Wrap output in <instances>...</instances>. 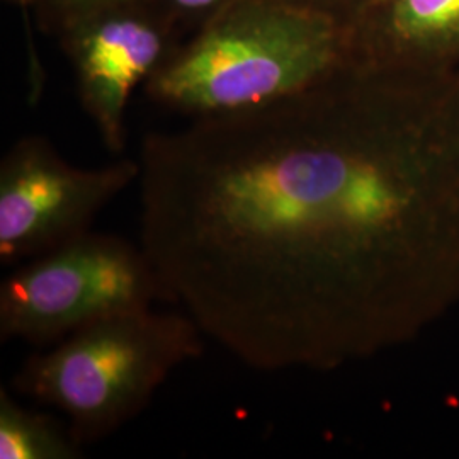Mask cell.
Wrapping results in <instances>:
<instances>
[{
    "mask_svg": "<svg viewBox=\"0 0 459 459\" xmlns=\"http://www.w3.org/2000/svg\"><path fill=\"white\" fill-rule=\"evenodd\" d=\"M138 176V159L81 169L43 136L17 140L0 164V261L26 263L82 237Z\"/></svg>",
    "mask_w": 459,
    "mask_h": 459,
    "instance_id": "cell-5",
    "label": "cell"
},
{
    "mask_svg": "<svg viewBox=\"0 0 459 459\" xmlns=\"http://www.w3.org/2000/svg\"><path fill=\"white\" fill-rule=\"evenodd\" d=\"M386 30L405 41L459 33V0H392Z\"/></svg>",
    "mask_w": 459,
    "mask_h": 459,
    "instance_id": "cell-8",
    "label": "cell"
},
{
    "mask_svg": "<svg viewBox=\"0 0 459 459\" xmlns=\"http://www.w3.org/2000/svg\"><path fill=\"white\" fill-rule=\"evenodd\" d=\"M165 301L142 246L87 231L19 264L0 286V339L39 347L117 313Z\"/></svg>",
    "mask_w": 459,
    "mask_h": 459,
    "instance_id": "cell-4",
    "label": "cell"
},
{
    "mask_svg": "<svg viewBox=\"0 0 459 459\" xmlns=\"http://www.w3.org/2000/svg\"><path fill=\"white\" fill-rule=\"evenodd\" d=\"M344 53L339 17L286 0H235L169 53L145 91L155 104L195 119L230 115L325 81Z\"/></svg>",
    "mask_w": 459,
    "mask_h": 459,
    "instance_id": "cell-2",
    "label": "cell"
},
{
    "mask_svg": "<svg viewBox=\"0 0 459 459\" xmlns=\"http://www.w3.org/2000/svg\"><path fill=\"white\" fill-rule=\"evenodd\" d=\"M206 335L186 312L117 313L81 328L21 364L11 388L62 411L82 446L99 443L147 409Z\"/></svg>",
    "mask_w": 459,
    "mask_h": 459,
    "instance_id": "cell-3",
    "label": "cell"
},
{
    "mask_svg": "<svg viewBox=\"0 0 459 459\" xmlns=\"http://www.w3.org/2000/svg\"><path fill=\"white\" fill-rule=\"evenodd\" d=\"M286 2H291V4H296V5L307 7V9H313V11L327 13L330 16H333V14H332L330 5H332V4H335V2H339V0H286Z\"/></svg>",
    "mask_w": 459,
    "mask_h": 459,
    "instance_id": "cell-11",
    "label": "cell"
},
{
    "mask_svg": "<svg viewBox=\"0 0 459 459\" xmlns=\"http://www.w3.org/2000/svg\"><path fill=\"white\" fill-rule=\"evenodd\" d=\"M132 2L138 0H34L33 11L38 26L45 33L58 36L83 17Z\"/></svg>",
    "mask_w": 459,
    "mask_h": 459,
    "instance_id": "cell-9",
    "label": "cell"
},
{
    "mask_svg": "<svg viewBox=\"0 0 459 459\" xmlns=\"http://www.w3.org/2000/svg\"><path fill=\"white\" fill-rule=\"evenodd\" d=\"M333 75V74H332ZM150 133L140 246L165 301L259 371L333 366L394 333L430 191L330 79Z\"/></svg>",
    "mask_w": 459,
    "mask_h": 459,
    "instance_id": "cell-1",
    "label": "cell"
},
{
    "mask_svg": "<svg viewBox=\"0 0 459 459\" xmlns=\"http://www.w3.org/2000/svg\"><path fill=\"white\" fill-rule=\"evenodd\" d=\"M83 447L68 424L19 405L5 386L0 388V458L79 459Z\"/></svg>",
    "mask_w": 459,
    "mask_h": 459,
    "instance_id": "cell-7",
    "label": "cell"
},
{
    "mask_svg": "<svg viewBox=\"0 0 459 459\" xmlns=\"http://www.w3.org/2000/svg\"><path fill=\"white\" fill-rule=\"evenodd\" d=\"M176 26L196 24L203 26L208 19L229 7L235 0H155Z\"/></svg>",
    "mask_w": 459,
    "mask_h": 459,
    "instance_id": "cell-10",
    "label": "cell"
},
{
    "mask_svg": "<svg viewBox=\"0 0 459 459\" xmlns=\"http://www.w3.org/2000/svg\"><path fill=\"white\" fill-rule=\"evenodd\" d=\"M5 2H9V4H14L17 7H21V9H24V11H28L30 7L33 9L34 0H5Z\"/></svg>",
    "mask_w": 459,
    "mask_h": 459,
    "instance_id": "cell-12",
    "label": "cell"
},
{
    "mask_svg": "<svg viewBox=\"0 0 459 459\" xmlns=\"http://www.w3.org/2000/svg\"><path fill=\"white\" fill-rule=\"evenodd\" d=\"M176 28L155 0H138L83 17L58 34L83 109L116 155L126 143L125 121L133 92L174 49Z\"/></svg>",
    "mask_w": 459,
    "mask_h": 459,
    "instance_id": "cell-6",
    "label": "cell"
}]
</instances>
